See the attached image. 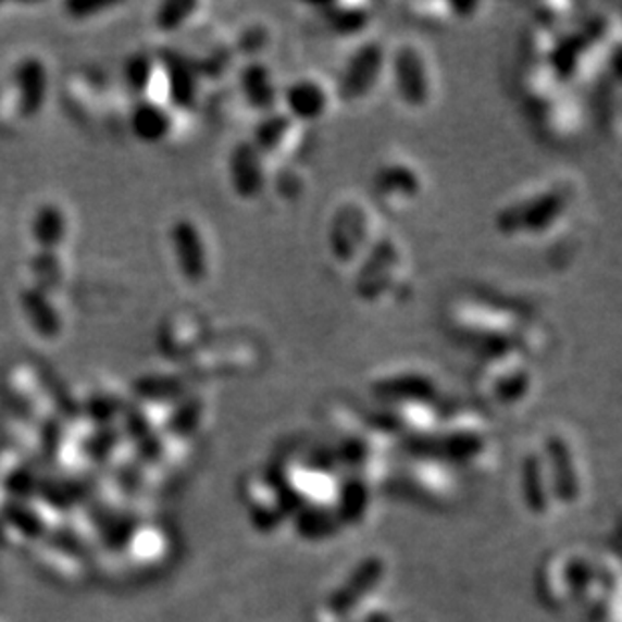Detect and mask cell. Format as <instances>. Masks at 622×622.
I'll return each instance as SVG.
<instances>
[{"mask_svg": "<svg viewBox=\"0 0 622 622\" xmlns=\"http://www.w3.org/2000/svg\"><path fill=\"white\" fill-rule=\"evenodd\" d=\"M323 27L337 39H357L365 35L375 21L377 7L371 2H328L314 7Z\"/></svg>", "mask_w": 622, "mask_h": 622, "instance_id": "ac0fdd59", "label": "cell"}, {"mask_svg": "<svg viewBox=\"0 0 622 622\" xmlns=\"http://www.w3.org/2000/svg\"><path fill=\"white\" fill-rule=\"evenodd\" d=\"M371 190V202L375 208L389 214H406L421 202L425 194V177L418 163L401 156H393L375 167Z\"/></svg>", "mask_w": 622, "mask_h": 622, "instance_id": "52a82bcc", "label": "cell"}, {"mask_svg": "<svg viewBox=\"0 0 622 622\" xmlns=\"http://www.w3.org/2000/svg\"><path fill=\"white\" fill-rule=\"evenodd\" d=\"M236 91L242 97L244 105L260 117L281 109L283 85H278L271 65L260 59L246 61L236 69Z\"/></svg>", "mask_w": 622, "mask_h": 622, "instance_id": "2e32d148", "label": "cell"}, {"mask_svg": "<svg viewBox=\"0 0 622 622\" xmlns=\"http://www.w3.org/2000/svg\"><path fill=\"white\" fill-rule=\"evenodd\" d=\"M389 49L380 39H365L359 42L338 73L335 87L337 101L349 105H361L380 89L387 77Z\"/></svg>", "mask_w": 622, "mask_h": 622, "instance_id": "8992f818", "label": "cell"}, {"mask_svg": "<svg viewBox=\"0 0 622 622\" xmlns=\"http://www.w3.org/2000/svg\"><path fill=\"white\" fill-rule=\"evenodd\" d=\"M23 300H27L33 307H39L37 311H25V314H28V319H30V325L37 333L53 337L57 335V331H61L63 321H61V314H57L54 311L53 302L47 298V288H41V286L30 288L23 295Z\"/></svg>", "mask_w": 622, "mask_h": 622, "instance_id": "7402d4cb", "label": "cell"}, {"mask_svg": "<svg viewBox=\"0 0 622 622\" xmlns=\"http://www.w3.org/2000/svg\"><path fill=\"white\" fill-rule=\"evenodd\" d=\"M30 234L41 250L61 248L69 236L67 212L59 203H42L30 222Z\"/></svg>", "mask_w": 622, "mask_h": 622, "instance_id": "ffe728a7", "label": "cell"}, {"mask_svg": "<svg viewBox=\"0 0 622 622\" xmlns=\"http://www.w3.org/2000/svg\"><path fill=\"white\" fill-rule=\"evenodd\" d=\"M262 363V351L252 338H212L190 365L200 375H244L257 371Z\"/></svg>", "mask_w": 622, "mask_h": 622, "instance_id": "8fae6325", "label": "cell"}, {"mask_svg": "<svg viewBox=\"0 0 622 622\" xmlns=\"http://www.w3.org/2000/svg\"><path fill=\"white\" fill-rule=\"evenodd\" d=\"M371 393L385 407L435 406L441 385L437 377L421 366H393L371 381Z\"/></svg>", "mask_w": 622, "mask_h": 622, "instance_id": "9c48e42d", "label": "cell"}, {"mask_svg": "<svg viewBox=\"0 0 622 622\" xmlns=\"http://www.w3.org/2000/svg\"><path fill=\"white\" fill-rule=\"evenodd\" d=\"M411 269L406 248L391 232H381L377 242L352 272V290L361 302L381 307L411 295Z\"/></svg>", "mask_w": 622, "mask_h": 622, "instance_id": "3957f363", "label": "cell"}, {"mask_svg": "<svg viewBox=\"0 0 622 622\" xmlns=\"http://www.w3.org/2000/svg\"><path fill=\"white\" fill-rule=\"evenodd\" d=\"M447 333L477 361L510 354L532 361L546 338L530 309L494 295L458 298L447 311Z\"/></svg>", "mask_w": 622, "mask_h": 622, "instance_id": "6da1fadb", "label": "cell"}, {"mask_svg": "<svg viewBox=\"0 0 622 622\" xmlns=\"http://www.w3.org/2000/svg\"><path fill=\"white\" fill-rule=\"evenodd\" d=\"M170 248L174 264L186 285L200 286L210 278L212 254L202 226L190 216L174 220L170 226Z\"/></svg>", "mask_w": 622, "mask_h": 622, "instance_id": "30bf717a", "label": "cell"}, {"mask_svg": "<svg viewBox=\"0 0 622 622\" xmlns=\"http://www.w3.org/2000/svg\"><path fill=\"white\" fill-rule=\"evenodd\" d=\"M212 326L198 312H174L162 326V349L167 357L191 363L212 343Z\"/></svg>", "mask_w": 622, "mask_h": 622, "instance_id": "9a60e30c", "label": "cell"}, {"mask_svg": "<svg viewBox=\"0 0 622 622\" xmlns=\"http://www.w3.org/2000/svg\"><path fill=\"white\" fill-rule=\"evenodd\" d=\"M206 11L202 2H165L156 13V25L165 33L191 27Z\"/></svg>", "mask_w": 622, "mask_h": 622, "instance_id": "603a6c76", "label": "cell"}, {"mask_svg": "<svg viewBox=\"0 0 622 622\" xmlns=\"http://www.w3.org/2000/svg\"><path fill=\"white\" fill-rule=\"evenodd\" d=\"M380 210L371 200L349 196L337 203L326 226V250L340 271H357L381 236Z\"/></svg>", "mask_w": 622, "mask_h": 622, "instance_id": "277c9868", "label": "cell"}, {"mask_svg": "<svg viewBox=\"0 0 622 622\" xmlns=\"http://www.w3.org/2000/svg\"><path fill=\"white\" fill-rule=\"evenodd\" d=\"M579 200L576 182L558 176L501 206L496 231L510 240H542L564 226Z\"/></svg>", "mask_w": 622, "mask_h": 622, "instance_id": "7a4b0ae2", "label": "cell"}, {"mask_svg": "<svg viewBox=\"0 0 622 622\" xmlns=\"http://www.w3.org/2000/svg\"><path fill=\"white\" fill-rule=\"evenodd\" d=\"M542 460H544V465H548V470H550L556 489L564 498H572V496L576 498V494H579V472H576L574 451H572L569 441L562 435H558V433L550 435Z\"/></svg>", "mask_w": 622, "mask_h": 622, "instance_id": "d6986e66", "label": "cell"}, {"mask_svg": "<svg viewBox=\"0 0 622 622\" xmlns=\"http://www.w3.org/2000/svg\"><path fill=\"white\" fill-rule=\"evenodd\" d=\"M475 385L494 406L503 409L522 406L534 389L532 361L515 354L480 361Z\"/></svg>", "mask_w": 622, "mask_h": 622, "instance_id": "ba28073f", "label": "cell"}, {"mask_svg": "<svg viewBox=\"0 0 622 622\" xmlns=\"http://www.w3.org/2000/svg\"><path fill=\"white\" fill-rule=\"evenodd\" d=\"M16 79V96L23 115H33L37 109L41 108L47 91V73L39 61L28 59L18 63V69L14 73Z\"/></svg>", "mask_w": 622, "mask_h": 622, "instance_id": "44dd1931", "label": "cell"}, {"mask_svg": "<svg viewBox=\"0 0 622 622\" xmlns=\"http://www.w3.org/2000/svg\"><path fill=\"white\" fill-rule=\"evenodd\" d=\"M226 174L234 196L242 202H258L271 191L272 165L250 139L232 146Z\"/></svg>", "mask_w": 622, "mask_h": 622, "instance_id": "7c38bea8", "label": "cell"}, {"mask_svg": "<svg viewBox=\"0 0 622 622\" xmlns=\"http://www.w3.org/2000/svg\"><path fill=\"white\" fill-rule=\"evenodd\" d=\"M387 77L399 101L411 111H423L435 97V71L425 47L418 41L397 42L389 49Z\"/></svg>", "mask_w": 622, "mask_h": 622, "instance_id": "5b68a950", "label": "cell"}, {"mask_svg": "<svg viewBox=\"0 0 622 622\" xmlns=\"http://www.w3.org/2000/svg\"><path fill=\"white\" fill-rule=\"evenodd\" d=\"M176 109L153 99H137L129 109L127 123L132 134L144 144H165L176 132Z\"/></svg>", "mask_w": 622, "mask_h": 622, "instance_id": "e0dca14e", "label": "cell"}, {"mask_svg": "<svg viewBox=\"0 0 622 622\" xmlns=\"http://www.w3.org/2000/svg\"><path fill=\"white\" fill-rule=\"evenodd\" d=\"M337 101L333 83L319 75H300L283 85L281 109L302 127L323 122Z\"/></svg>", "mask_w": 622, "mask_h": 622, "instance_id": "4fadbf2b", "label": "cell"}, {"mask_svg": "<svg viewBox=\"0 0 622 622\" xmlns=\"http://www.w3.org/2000/svg\"><path fill=\"white\" fill-rule=\"evenodd\" d=\"M304 136L307 127H302L290 115H286L283 109H278L258 120L250 141L274 167L281 163H290V160L297 158L300 148L304 146Z\"/></svg>", "mask_w": 622, "mask_h": 622, "instance_id": "5bb4252c", "label": "cell"}, {"mask_svg": "<svg viewBox=\"0 0 622 622\" xmlns=\"http://www.w3.org/2000/svg\"><path fill=\"white\" fill-rule=\"evenodd\" d=\"M271 191L286 202H295L304 191V177L300 170L293 167L290 163H281L272 167Z\"/></svg>", "mask_w": 622, "mask_h": 622, "instance_id": "cb8c5ba5", "label": "cell"}]
</instances>
